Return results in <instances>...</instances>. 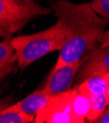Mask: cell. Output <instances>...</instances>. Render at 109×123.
I'll list each match as a JSON object with an SVG mask.
<instances>
[{
  "instance_id": "obj_1",
  "label": "cell",
  "mask_w": 109,
  "mask_h": 123,
  "mask_svg": "<svg viewBox=\"0 0 109 123\" xmlns=\"http://www.w3.org/2000/svg\"><path fill=\"white\" fill-rule=\"evenodd\" d=\"M50 5L67 34V40L59 50L58 59L53 67L58 68L76 62L94 49L109 22L95 13L90 2L73 3L57 0Z\"/></svg>"
},
{
  "instance_id": "obj_2",
  "label": "cell",
  "mask_w": 109,
  "mask_h": 123,
  "mask_svg": "<svg viewBox=\"0 0 109 123\" xmlns=\"http://www.w3.org/2000/svg\"><path fill=\"white\" fill-rule=\"evenodd\" d=\"M67 40L66 31L57 20V23L42 32L24 35L11 38L15 48L18 67L25 69L33 62L55 50H60Z\"/></svg>"
},
{
  "instance_id": "obj_3",
  "label": "cell",
  "mask_w": 109,
  "mask_h": 123,
  "mask_svg": "<svg viewBox=\"0 0 109 123\" xmlns=\"http://www.w3.org/2000/svg\"><path fill=\"white\" fill-rule=\"evenodd\" d=\"M51 12L52 9L42 7L34 0H0V35L12 37L35 17Z\"/></svg>"
},
{
  "instance_id": "obj_4",
  "label": "cell",
  "mask_w": 109,
  "mask_h": 123,
  "mask_svg": "<svg viewBox=\"0 0 109 123\" xmlns=\"http://www.w3.org/2000/svg\"><path fill=\"white\" fill-rule=\"evenodd\" d=\"M75 89L51 96L47 104L35 115V123H81L74 111Z\"/></svg>"
},
{
  "instance_id": "obj_5",
  "label": "cell",
  "mask_w": 109,
  "mask_h": 123,
  "mask_svg": "<svg viewBox=\"0 0 109 123\" xmlns=\"http://www.w3.org/2000/svg\"><path fill=\"white\" fill-rule=\"evenodd\" d=\"M86 60V56L73 63L64 64L58 68H53L43 90L48 95L55 96L71 90V86L82 65Z\"/></svg>"
},
{
  "instance_id": "obj_6",
  "label": "cell",
  "mask_w": 109,
  "mask_h": 123,
  "mask_svg": "<svg viewBox=\"0 0 109 123\" xmlns=\"http://www.w3.org/2000/svg\"><path fill=\"white\" fill-rule=\"evenodd\" d=\"M109 73V47H99L92 49L87 55L76 76V85L93 74Z\"/></svg>"
},
{
  "instance_id": "obj_7",
  "label": "cell",
  "mask_w": 109,
  "mask_h": 123,
  "mask_svg": "<svg viewBox=\"0 0 109 123\" xmlns=\"http://www.w3.org/2000/svg\"><path fill=\"white\" fill-rule=\"evenodd\" d=\"M12 37H4L0 43V79L3 81L9 74L15 72L18 62L14 46L11 43Z\"/></svg>"
},
{
  "instance_id": "obj_8",
  "label": "cell",
  "mask_w": 109,
  "mask_h": 123,
  "mask_svg": "<svg viewBox=\"0 0 109 123\" xmlns=\"http://www.w3.org/2000/svg\"><path fill=\"white\" fill-rule=\"evenodd\" d=\"M51 96L48 95L42 89V90L34 91V93L29 95L24 99L17 102V104L13 105L12 106L17 109L22 110L27 114L36 115L37 112L48 102Z\"/></svg>"
},
{
  "instance_id": "obj_9",
  "label": "cell",
  "mask_w": 109,
  "mask_h": 123,
  "mask_svg": "<svg viewBox=\"0 0 109 123\" xmlns=\"http://www.w3.org/2000/svg\"><path fill=\"white\" fill-rule=\"evenodd\" d=\"M109 85V80L106 74H93L85 79L80 84L76 85L75 89L79 92L86 95H95L102 94L106 92V89Z\"/></svg>"
},
{
  "instance_id": "obj_10",
  "label": "cell",
  "mask_w": 109,
  "mask_h": 123,
  "mask_svg": "<svg viewBox=\"0 0 109 123\" xmlns=\"http://www.w3.org/2000/svg\"><path fill=\"white\" fill-rule=\"evenodd\" d=\"M34 115L27 114L22 110L10 105L0 112L1 123H32L34 122Z\"/></svg>"
},
{
  "instance_id": "obj_11",
  "label": "cell",
  "mask_w": 109,
  "mask_h": 123,
  "mask_svg": "<svg viewBox=\"0 0 109 123\" xmlns=\"http://www.w3.org/2000/svg\"><path fill=\"white\" fill-rule=\"evenodd\" d=\"M91 101V107L88 114L86 116V121L92 123L98 116H99L102 111L105 109L106 105H108L106 92L102 94H95V95H87Z\"/></svg>"
},
{
  "instance_id": "obj_12",
  "label": "cell",
  "mask_w": 109,
  "mask_h": 123,
  "mask_svg": "<svg viewBox=\"0 0 109 123\" xmlns=\"http://www.w3.org/2000/svg\"><path fill=\"white\" fill-rule=\"evenodd\" d=\"M90 3L96 14L109 22V0H92Z\"/></svg>"
},
{
  "instance_id": "obj_13",
  "label": "cell",
  "mask_w": 109,
  "mask_h": 123,
  "mask_svg": "<svg viewBox=\"0 0 109 123\" xmlns=\"http://www.w3.org/2000/svg\"><path fill=\"white\" fill-rule=\"evenodd\" d=\"M92 123H109V104L106 105L102 113L98 116Z\"/></svg>"
},
{
  "instance_id": "obj_14",
  "label": "cell",
  "mask_w": 109,
  "mask_h": 123,
  "mask_svg": "<svg viewBox=\"0 0 109 123\" xmlns=\"http://www.w3.org/2000/svg\"><path fill=\"white\" fill-rule=\"evenodd\" d=\"M98 43H99V47H109V29L104 32Z\"/></svg>"
},
{
  "instance_id": "obj_15",
  "label": "cell",
  "mask_w": 109,
  "mask_h": 123,
  "mask_svg": "<svg viewBox=\"0 0 109 123\" xmlns=\"http://www.w3.org/2000/svg\"><path fill=\"white\" fill-rule=\"evenodd\" d=\"M106 97H107V101H108V104H109V85L106 89Z\"/></svg>"
},
{
  "instance_id": "obj_16",
  "label": "cell",
  "mask_w": 109,
  "mask_h": 123,
  "mask_svg": "<svg viewBox=\"0 0 109 123\" xmlns=\"http://www.w3.org/2000/svg\"><path fill=\"white\" fill-rule=\"evenodd\" d=\"M107 77H108V80H109V73H107Z\"/></svg>"
}]
</instances>
